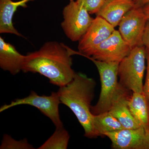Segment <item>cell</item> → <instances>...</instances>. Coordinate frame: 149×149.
<instances>
[{
    "mask_svg": "<svg viewBox=\"0 0 149 149\" xmlns=\"http://www.w3.org/2000/svg\"><path fill=\"white\" fill-rule=\"evenodd\" d=\"M73 54V50L63 43L47 42L38 50L25 56L22 71L39 73L60 88L72 81L75 75L72 67Z\"/></svg>",
    "mask_w": 149,
    "mask_h": 149,
    "instance_id": "6da1fadb",
    "label": "cell"
},
{
    "mask_svg": "<svg viewBox=\"0 0 149 149\" xmlns=\"http://www.w3.org/2000/svg\"><path fill=\"white\" fill-rule=\"evenodd\" d=\"M95 80L82 73H75L72 81L60 87L57 92L61 103L69 107L75 115L90 139L98 137L93 126L91 103L95 96Z\"/></svg>",
    "mask_w": 149,
    "mask_h": 149,
    "instance_id": "7a4b0ae2",
    "label": "cell"
},
{
    "mask_svg": "<svg viewBox=\"0 0 149 149\" xmlns=\"http://www.w3.org/2000/svg\"><path fill=\"white\" fill-rule=\"evenodd\" d=\"M146 61L145 46L132 48L129 54L119 63L118 71L119 84L133 93H143Z\"/></svg>",
    "mask_w": 149,
    "mask_h": 149,
    "instance_id": "3957f363",
    "label": "cell"
},
{
    "mask_svg": "<svg viewBox=\"0 0 149 149\" xmlns=\"http://www.w3.org/2000/svg\"><path fill=\"white\" fill-rule=\"evenodd\" d=\"M94 63L100 74L101 90L97 102L92 107L91 113L97 115L109 111L119 86L118 81V62H106L86 57Z\"/></svg>",
    "mask_w": 149,
    "mask_h": 149,
    "instance_id": "277c9868",
    "label": "cell"
},
{
    "mask_svg": "<svg viewBox=\"0 0 149 149\" xmlns=\"http://www.w3.org/2000/svg\"><path fill=\"white\" fill-rule=\"evenodd\" d=\"M61 26L66 37L72 42H79L94 18L85 7L76 0H70L63 11Z\"/></svg>",
    "mask_w": 149,
    "mask_h": 149,
    "instance_id": "5b68a950",
    "label": "cell"
},
{
    "mask_svg": "<svg viewBox=\"0 0 149 149\" xmlns=\"http://www.w3.org/2000/svg\"><path fill=\"white\" fill-rule=\"evenodd\" d=\"M61 103L57 92H52L50 95H39L35 91H31L29 95L21 99H15L9 104H4L0 108V112L13 107L20 105H29L39 110L50 118L56 128L63 127L60 117L59 105Z\"/></svg>",
    "mask_w": 149,
    "mask_h": 149,
    "instance_id": "8992f818",
    "label": "cell"
},
{
    "mask_svg": "<svg viewBox=\"0 0 149 149\" xmlns=\"http://www.w3.org/2000/svg\"><path fill=\"white\" fill-rule=\"evenodd\" d=\"M148 21L143 7H134L125 15L118 24L120 35L132 49L143 46V37Z\"/></svg>",
    "mask_w": 149,
    "mask_h": 149,
    "instance_id": "52a82bcc",
    "label": "cell"
},
{
    "mask_svg": "<svg viewBox=\"0 0 149 149\" xmlns=\"http://www.w3.org/2000/svg\"><path fill=\"white\" fill-rule=\"evenodd\" d=\"M131 49L119 31L115 30L107 39L83 56L106 62L120 63L129 54Z\"/></svg>",
    "mask_w": 149,
    "mask_h": 149,
    "instance_id": "ba28073f",
    "label": "cell"
},
{
    "mask_svg": "<svg viewBox=\"0 0 149 149\" xmlns=\"http://www.w3.org/2000/svg\"><path fill=\"white\" fill-rule=\"evenodd\" d=\"M115 149H149V132L143 127L124 129L104 134Z\"/></svg>",
    "mask_w": 149,
    "mask_h": 149,
    "instance_id": "9c48e42d",
    "label": "cell"
},
{
    "mask_svg": "<svg viewBox=\"0 0 149 149\" xmlns=\"http://www.w3.org/2000/svg\"><path fill=\"white\" fill-rule=\"evenodd\" d=\"M115 27L101 17L97 16L83 37L79 41L77 52L73 54L86 55L111 35Z\"/></svg>",
    "mask_w": 149,
    "mask_h": 149,
    "instance_id": "30bf717a",
    "label": "cell"
},
{
    "mask_svg": "<svg viewBox=\"0 0 149 149\" xmlns=\"http://www.w3.org/2000/svg\"><path fill=\"white\" fill-rule=\"evenodd\" d=\"M131 95L130 91L119 84L117 93L109 111L126 129H135L141 127L133 117L128 106Z\"/></svg>",
    "mask_w": 149,
    "mask_h": 149,
    "instance_id": "8fae6325",
    "label": "cell"
},
{
    "mask_svg": "<svg viewBox=\"0 0 149 149\" xmlns=\"http://www.w3.org/2000/svg\"><path fill=\"white\" fill-rule=\"evenodd\" d=\"M134 7L133 0H106L96 14L115 27L118 26L125 15Z\"/></svg>",
    "mask_w": 149,
    "mask_h": 149,
    "instance_id": "7c38bea8",
    "label": "cell"
},
{
    "mask_svg": "<svg viewBox=\"0 0 149 149\" xmlns=\"http://www.w3.org/2000/svg\"><path fill=\"white\" fill-rule=\"evenodd\" d=\"M25 56L19 53L15 47L0 37V67L13 75L22 71Z\"/></svg>",
    "mask_w": 149,
    "mask_h": 149,
    "instance_id": "4fadbf2b",
    "label": "cell"
},
{
    "mask_svg": "<svg viewBox=\"0 0 149 149\" xmlns=\"http://www.w3.org/2000/svg\"><path fill=\"white\" fill-rule=\"evenodd\" d=\"M34 0H0V33H9L19 37L22 35L14 26L13 18L19 7L27 8V3Z\"/></svg>",
    "mask_w": 149,
    "mask_h": 149,
    "instance_id": "5bb4252c",
    "label": "cell"
},
{
    "mask_svg": "<svg viewBox=\"0 0 149 149\" xmlns=\"http://www.w3.org/2000/svg\"><path fill=\"white\" fill-rule=\"evenodd\" d=\"M128 106L136 121L149 132V101L143 92L133 93Z\"/></svg>",
    "mask_w": 149,
    "mask_h": 149,
    "instance_id": "9a60e30c",
    "label": "cell"
},
{
    "mask_svg": "<svg viewBox=\"0 0 149 149\" xmlns=\"http://www.w3.org/2000/svg\"><path fill=\"white\" fill-rule=\"evenodd\" d=\"M93 126L98 136L125 128L109 111L93 115Z\"/></svg>",
    "mask_w": 149,
    "mask_h": 149,
    "instance_id": "2e32d148",
    "label": "cell"
},
{
    "mask_svg": "<svg viewBox=\"0 0 149 149\" xmlns=\"http://www.w3.org/2000/svg\"><path fill=\"white\" fill-rule=\"evenodd\" d=\"M70 136L63 127L56 128L53 135L39 149H66L68 146Z\"/></svg>",
    "mask_w": 149,
    "mask_h": 149,
    "instance_id": "e0dca14e",
    "label": "cell"
},
{
    "mask_svg": "<svg viewBox=\"0 0 149 149\" xmlns=\"http://www.w3.org/2000/svg\"><path fill=\"white\" fill-rule=\"evenodd\" d=\"M34 147L29 144L26 139L20 141H16L8 135H4L1 149H32Z\"/></svg>",
    "mask_w": 149,
    "mask_h": 149,
    "instance_id": "ac0fdd59",
    "label": "cell"
},
{
    "mask_svg": "<svg viewBox=\"0 0 149 149\" xmlns=\"http://www.w3.org/2000/svg\"><path fill=\"white\" fill-rule=\"evenodd\" d=\"M87 9L90 14H97L106 0H76Z\"/></svg>",
    "mask_w": 149,
    "mask_h": 149,
    "instance_id": "d6986e66",
    "label": "cell"
},
{
    "mask_svg": "<svg viewBox=\"0 0 149 149\" xmlns=\"http://www.w3.org/2000/svg\"><path fill=\"white\" fill-rule=\"evenodd\" d=\"M146 75L145 84L143 85V93L149 101V49L146 48Z\"/></svg>",
    "mask_w": 149,
    "mask_h": 149,
    "instance_id": "ffe728a7",
    "label": "cell"
},
{
    "mask_svg": "<svg viewBox=\"0 0 149 149\" xmlns=\"http://www.w3.org/2000/svg\"><path fill=\"white\" fill-rule=\"evenodd\" d=\"M143 42L146 48L149 49V22L148 21L143 37Z\"/></svg>",
    "mask_w": 149,
    "mask_h": 149,
    "instance_id": "44dd1931",
    "label": "cell"
},
{
    "mask_svg": "<svg viewBox=\"0 0 149 149\" xmlns=\"http://www.w3.org/2000/svg\"><path fill=\"white\" fill-rule=\"evenodd\" d=\"M135 7H143L144 6L149 3V0H133Z\"/></svg>",
    "mask_w": 149,
    "mask_h": 149,
    "instance_id": "7402d4cb",
    "label": "cell"
},
{
    "mask_svg": "<svg viewBox=\"0 0 149 149\" xmlns=\"http://www.w3.org/2000/svg\"><path fill=\"white\" fill-rule=\"evenodd\" d=\"M143 9L148 19V21L149 22V3L143 6Z\"/></svg>",
    "mask_w": 149,
    "mask_h": 149,
    "instance_id": "603a6c76",
    "label": "cell"
},
{
    "mask_svg": "<svg viewBox=\"0 0 149 149\" xmlns=\"http://www.w3.org/2000/svg\"><path fill=\"white\" fill-rule=\"evenodd\" d=\"M13 1H15V0H13Z\"/></svg>",
    "mask_w": 149,
    "mask_h": 149,
    "instance_id": "cb8c5ba5",
    "label": "cell"
}]
</instances>
